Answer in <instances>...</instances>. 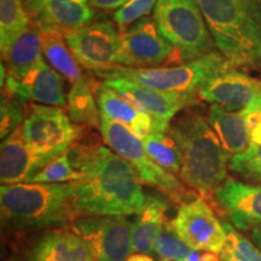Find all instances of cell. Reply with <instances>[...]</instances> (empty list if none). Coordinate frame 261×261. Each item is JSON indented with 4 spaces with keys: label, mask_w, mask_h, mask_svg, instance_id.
Returning a JSON list of instances; mask_svg holds the SVG:
<instances>
[{
    "label": "cell",
    "mask_w": 261,
    "mask_h": 261,
    "mask_svg": "<svg viewBox=\"0 0 261 261\" xmlns=\"http://www.w3.org/2000/svg\"><path fill=\"white\" fill-rule=\"evenodd\" d=\"M249 233H250V240L256 244L257 248H260L261 249V224L255 225V226L249 231Z\"/></svg>",
    "instance_id": "36"
},
{
    "label": "cell",
    "mask_w": 261,
    "mask_h": 261,
    "mask_svg": "<svg viewBox=\"0 0 261 261\" xmlns=\"http://www.w3.org/2000/svg\"><path fill=\"white\" fill-rule=\"evenodd\" d=\"M3 90L24 104L67 107L62 75L46 62H42L22 76L14 77L6 75Z\"/></svg>",
    "instance_id": "15"
},
{
    "label": "cell",
    "mask_w": 261,
    "mask_h": 261,
    "mask_svg": "<svg viewBox=\"0 0 261 261\" xmlns=\"http://www.w3.org/2000/svg\"><path fill=\"white\" fill-rule=\"evenodd\" d=\"M179 61L177 51L162 37L154 18L144 17L120 32L117 67L145 69Z\"/></svg>",
    "instance_id": "9"
},
{
    "label": "cell",
    "mask_w": 261,
    "mask_h": 261,
    "mask_svg": "<svg viewBox=\"0 0 261 261\" xmlns=\"http://www.w3.org/2000/svg\"><path fill=\"white\" fill-rule=\"evenodd\" d=\"M259 55H260V58H261V45H260V51H259Z\"/></svg>",
    "instance_id": "38"
},
{
    "label": "cell",
    "mask_w": 261,
    "mask_h": 261,
    "mask_svg": "<svg viewBox=\"0 0 261 261\" xmlns=\"http://www.w3.org/2000/svg\"><path fill=\"white\" fill-rule=\"evenodd\" d=\"M94 86L96 84H93V80L86 75L71 84L67 97V109L68 115L75 125L99 128L100 112Z\"/></svg>",
    "instance_id": "25"
},
{
    "label": "cell",
    "mask_w": 261,
    "mask_h": 261,
    "mask_svg": "<svg viewBox=\"0 0 261 261\" xmlns=\"http://www.w3.org/2000/svg\"><path fill=\"white\" fill-rule=\"evenodd\" d=\"M9 261H21V260H9Z\"/></svg>",
    "instance_id": "39"
},
{
    "label": "cell",
    "mask_w": 261,
    "mask_h": 261,
    "mask_svg": "<svg viewBox=\"0 0 261 261\" xmlns=\"http://www.w3.org/2000/svg\"><path fill=\"white\" fill-rule=\"evenodd\" d=\"M198 98L230 112H242L261 102V79L230 69L205 84Z\"/></svg>",
    "instance_id": "14"
},
{
    "label": "cell",
    "mask_w": 261,
    "mask_h": 261,
    "mask_svg": "<svg viewBox=\"0 0 261 261\" xmlns=\"http://www.w3.org/2000/svg\"><path fill=\"white\" fill-rule=\"evenodd\" d=\"M152 18L182 63L213 51V38L197 0H158Z\"/></svg>",
    "instance_id": "6"
},
{
    "label": "cell",
    "mask_w": 261,
    "mask_h": 261,
    "mask_svg": "<svg viewBox=\"0 0 261 261\" xmlns=\"http://www.w3.org/2000/svg\"><path fill=\"white\" fill-rule=\"evenodd\" d=\"M213 201L242 232L261 224V185L227 178L214 191Z\"/></svg>",
    "instance_id": "16"
},
{
    "label": "cell",
    "mask_w": 261,
    "mask_h": 261,
    "mask_svg": "<svg viewBox=\"0 0 261 261\" xmlns=\"http://www.w3.org/2000/svg\"><path fill=\"white\" fill-rule=\"evenodd\" d=\"M218 48L233 67L260 60L261 0H197Z\"/></svg>",
    "instance_id": "4"
},
{
    "label": "cell",
    "mask_w": 261,
    "mask_h": 261,
    "mask_svg": "<svg viewBox=\"0 0 261 261\" xmlns=\"http://www.w3.org/2000/svg\"><path fill=\"white\" fill-rule=\"evenodd\" d=\"M180 150L179 177L189 188L207 200L227 177L230 156L225 151L207 119L195 112H185L169 125Z\"/></svg>",
    "instance_id": "3"
},
{
    "label": "cell",
    "mask_w": 261,
    "mask_h": 261,
    "mask_svg": "<svg viewBox=\"0 0 261 261\" xmlns=\"http://www.w3.org/2000/svg\"><path fill=\"white\" fill-rule=\"evenodd\" d=\"M228 167L247 180L261 182V145L250 144L246 151L233 155Z\"/></svg>",
    "instance_id": "32"
},
{
    "label": "cell",
    "mask_w": 261,
    "mask_h": 261,
    "mask_svg": "<svg viewBox=\"0 0 261 261\" xmlns=\"http://www.w3.org/2000/svg\"><path fill=\"white\" fill-rule=\"evenodd\" d=\"M207 120L230 158L246 151L250 146L249 130L243 112H230L218 104H212Z\"/></svg>",
    "instance_id": "22"
},
{
    "label": "cell",
    "mask_w": 261,
    "mask_h": 261,
    "mask_svg": "<svg viewBox=\"0 0 261 261\" xmlns=\"http://www.w3.org/2000/svg\"><path fill=\"white\" fill-rule=\"evenodd\" d=\"M2 58L5 62L6 75L14 77L27 74L45 62L42 58L40 25L31 19L28 28L3 52Z\"/></svg>",
    "instance_id": "23"
},
{
    "label": "cell",
    "mask_w": 261,
    "mask_h": 261,
    "mask_svg": "<svg viewBox=\"0 0 261 261\" xmlns=\"http://www.w3.org/2000/svg\"><path fill=\"white\" fill-rule=\"evenodd\" d=\"M233 68V65L219 51L213 50L203 57L178 65L145 69L117 67L115 69L97 75L104 80L121 77L165 92L198 97V92L205 84Z\"/></svg>",
    "instance_id": "5"
},
{
    "label": "cell",
    "mask_w": 261,
    "mask_h": 261,
    "mask_svg": "<svg viewBox=\"0 0 261 261\" xmlns=\"http://www.w3.org/2000/svg\"><path fill=\"white\" fill-rule=\"evenodd\" d=\"M69 158L81 179L71 181L79 217L136 215L148 196L143 181L129 162L98 138L80 136L69 149Z\"/></svg>",
    "instance_id": "1"
},
{
    "label": "cell",
    "mask_w": 261,
    "mask_h": 261,
    "mask_svg": "<svg viewBox=\"0 0 261 261\" xmlns=\"http://www.w3.org/2000/svg\"><path fill=\"white\" fill-rule=\"evenodd\" d=\"M24 261H97L92 248L73 227L44 231L29 247Z\"/></svg>",
    "instance_id": "17"
},
{
    "label": "cell",
    "mask_w": 261,
    "mask_h": 261,
    "mask_svg": "<svg viewBox=\"0 0 261 261\" xmlns=\"http://www.w3.org/2000/svg\"><path fill=\"white\" fill-rule=\"evenodd\" d=\"M40 40L42 55L47 60L48 64L65 80L74 84L83 76L80 64L75 60L73 52L68 46L63 32L56 28L40 25Z\"/></svg>",
    "instance_id": "24"
},
{
    "label": "cell",
    "mask_w": 261,
    "mask_h": 261,
    "mask_svg": "<svg viewBox=\"0 0 261 261\" xmlns=\"http://www.w3.org/2000/svg\"><path fill=\"white\" fill-rule=\"evenodd\" d=\"M103 84L115 90L142 112L148 114L159 127L165 130L169 128V125L178 113L185 108L197 104L200 99L197 96L165 92L121 77L106 79Z\"/></svg>",
    "instance_id": "13"
},
{
    "label": "cell",
    "mask_w": 261,
    "mask_h": 261,
    "mask_svg": "<svg viewBox=\"0 0 261 261\" xmlns=\"http://www.w3.org/2000/svg\"><path fill=\"white\" fill-rule=\"evenodd\" d=\"M81 179V173L74 167L69 152L54 159L41 169L29 182L42 184H64Z\"/></svg>",
    "instance_id": "30"
},
{
    "label": "cell",
    "mask_w": 261,
    "mask_h": 261,
    "mask_svg": "<svg viewBox=\"0 0 261 261\" xmlns=\"http://www.w3.org/2000/svg\"><path fill=\"white\" fill-rule=\"evenodd\" d=\"M96 98L100 115L122 123L132 130L140 139L145 138L154 130H165L159 127L152 117L139 109L127 98L117 93L115 90L102 84H96ZM167 130V129H166Z\"/></svg>",
    "instance_id": "20"
},
{
    "label": "cell",
    "mask_w": 261,
    "mask_h": 261,
    "mask_svg": "<svg viewBox=\"0 0 261 261\" xmlns=\"http://www.w3.org/2000/svg\"><path fill=\"white\" fill-rule=\"evenodd\" d=\"M97 261H126L133 253L132 221L126 215H85L71 224Z\"/></svg>",
    "instance_id": "11"
},
{
    "label": "cell",
    "mask_w": 261,
    "mask_h": 261,
    "mask_svg": "<svg viewBox=\"0 0 261 261\" xmlns=\"http://www.w3.org/2000/svg\"><path fill=\"white\" fill-rule=\"evenodd\" d=\"M23 102L3 90L0 104V137L4 139L23 123L27 108Z\"/></svg>",
    "instance_id": "31"
},
{
    "label": "cell",
    "mask_w": 261,
    "mask_h": 261,
    "mask_svg": "<svg viewBox=\"0 0 261 261\" xmlns=\"http://www.w3.org/2000/svg\"><path fill=\"white\" fill-rule=\"evenodd\" d=\"M63 34L80 67L96 74L117 68L120 31L115 22L109 19L91 22Z\"/></svg>",
    "instance_id": "10"
},
{
    "label": "cell",
    "mask_w": 261,
    "mask_h": 261,
    "mask_svg": "<svg viewBox=\"0 0 261 261\" xmlns=\"http://www.w3.org/2000/svg\"><path fill=\"white\" fill-rule=\"evenodd\" d=\"M142 140L150 158L159 166L174 175L180 174V150L169 129L154 130Z\"/></svg>",
    "instance_id": "26"
},
{
    "label": "cell",
    "mask_w": 261,
    "mask_h": 261,
    "mask_svg": "<svg viewBox=\"0 0 261 261\" xmlns=\"http://www.w3.org/2000/svg\"><path fill=\"white\" fill-rule=\"evenodd\" d=\"M156 3L158 0H130L122 8L116 10L113 18L119 31H126L137 21L148 17L150 12L154 11Z\"/></svg>",
    "instance_id": "33"
},
{
    "label": "cell",
    "mask_w": 261,
    "mask_h": 261,
    "mask_svg": "<svg viewBox=\"0 0 261 261\" xmlns=\"http://www.w3.org/2000/svg\"><path fill=\"white\" fill-rule=\"evenodd\" d=\"M22 129L31 149L47 165L69 151L80 136L81 126L75 125L61 107L31 103Z\"/></svg>",
    "instance_id": "8"
},
{
    "label": "cell",
    "mask_w": 261,
    "mask_h": 261,
    "mask_svg": "<svg viewBox=\"0 0 261 261\" xmlns=\"http://www.w3.org/2000/svg\"><path fill=\"white\" fill-rule=\"evenodd\" d=\"M194 250V248L177 233L172 221H166L154 244L156 256L161 261H188Z\"/></svg>",
    "instance_id": "29"
},
{
    "label": "cell",
    "mask_w": 261,
    "mask_h": 261,
    "mask_svg": "<svg viewBox=\"0 0 261 261\" xmlns=\"http://www.w3.org/2000/svg\"><path fill=\"white\" fill-rule=\"evenodd\" d=\"M29 18L41 27L69 32L93 22L90 0H24Z\"/></svg>",
    "instance_id": "18"
},
{
    "label": "cell",
    "mask_w": 261,
    "mask_h": 261,
    "mask_svg": "<svg viewBox=\"0 0 261 261\" xmlns=\"http://www.w3.org/2000/svg\"><path fill=\"white\" fill-rule=\"evenodd\" d=\"M100 133L106 144L132 165L143 184H148L165 195L168 200L185 203L190 191L174 174L166 171L150 158L143 140L122 123L100 115Z\"/></svg>",
    "instance_id": "7"
},
{
    "label": "cell",
    "mask_w": 261,
    "mask_h": 261,
    "mask_svg": "<svg viewBox=\"0 0 261 261\" xmlns=\"http://www.w3.org/2000/svg\"><path fill=\"white\" fill-rule=\"evenodd\" d=\"M46 166L28 145L22 125L3 139L0 146L2 185L29 182Z\"/></svg>",
    "instance_id": "19"
},
{
    "label": "cell",
    "mask_w": 261,
    "mask_h": 261,
    "mask_svg": "<svg viewBox=\"0 0 261 261\" xmlns=\"http://www.w3.org/2000/svg\"><path fill=\"white\" fill-rule=\"evenodd\" d=\"M126 261H155L152 257H150L148 254H135V255H130Z\"/></svg>",
    "instance_id": "37"
},
{
    "label": "cell",
    "mask_w": 261,
    "mask_h": 261,
    "mask_svg": "<svg viewBox=\"0 0 261 261\" xmlns=\"http://www.w3.org/2000/svg\"><path fill=\"white\" fill-rule=\"evenodd\" d=\"M226 232L225 246L219 254L221 261H261V249L240 232L232 224L223 220Z\"/></svg>",
    "instance_id": "28"
},
{
    "label": "cell",
    "mask_w": 261,
    "mask_h": 261,
    "mask_svg": "<svg viewBox=\"0 0 261 261\" xmlns=\"http://www.w3.org/2000/svg\"><path fill=\"white\" fill-rule=\"evenodd\" d=\"M168 202L161 196H148L144 207L132 220L133 253H154L156 237L167 221Z\"/></svg>",
    "instance_id": "21"
},
{
    "label": "cell",
    "mask_w": 261,
    "mask_h": 261,
    "mask_svg": "<svg viewBox=\"0 0 261 261\" xmlns=\"http://www.w3.org/2000/svg\"><path fill=\"white\" fill-rule=\"evenodd\" d=\"M31 18L24 0H0V46L2 54L28 28Z\"/></svg>",
    "instance_id": "27"
},
{
    "label": "cell",
    "mask_w": 261,
    "mask_h": 261,
    "mask_svg": "<svg viewBox=\"0 0 261 261\" xmlns=\"http://www.w3.org/2000/svg\"><path fill=\"white\" fill-rule=\"evenodd\" d=\"M3 228L16 232L70 226L79 218L71 182H21L2 185Z\"/></svg>",
    "instance_id": "2"
},
{
    "label": "cell",
    "mask_w": 261,
    "mask_h": 261,
    "mask_svg": "<svg viewBox=\"0 0 261 261\" xmlns=\"http://www.w3.org/2000/svg\"><path fill=\"white\" fill-rule=\"evenodd\" d=\"M173 227L194 249L220 254L226 241L223 221L203 196H197L180 205Z\"/></svg>",
    "instance_id": "12"
},
{
    "label": "cell",
    "mask_w": 261,
    "mask_h": 261,
    "mask_svg": "<svg viewBox=\"0 0 261 261\" xmlns=\"http://www.w3.org/2000/svg\"><path fill=\"white\" fill-rule=\"evenodd\" d=\"M130 0H90L93 9L104 10V11H114L126 5Z\"/></svg>",
    "instance_id": "35"
},
{
    "label": "cell",
    "mask_w": 261,
    "mask_h": 261,
    "mask_svg": "<svg viewBox=\"0 0 261 261\" xmlns=\"http://www.w3.org/2000/svg\"><path fill=\"white\" fill-rule=\"evenodd\" d=\"M242 112L246 116L250 144L261 145V102Z\"/></svg>",
    "instance_id": "34"
}]
</instances>
